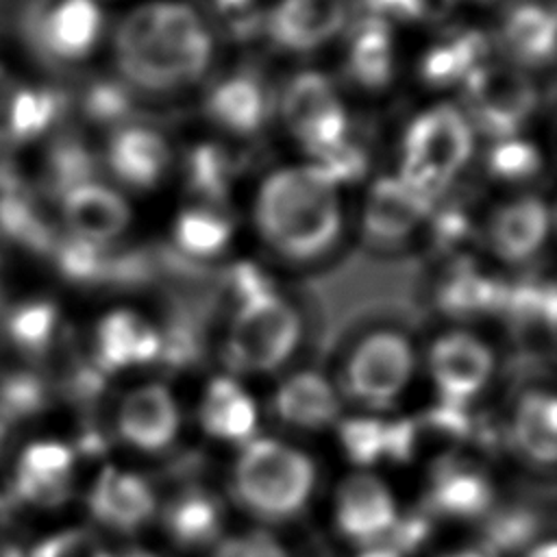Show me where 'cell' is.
Returning a JSON list of instances; mask_svg holds the SVG:
<instances>
[{
    "label": "cell",
    "instance_id": "obj_1",
    "mask_svg": "<svg viewBox=\"0 0 557 557\" xmlns=\"http://www.w3.org/2000/svg\"><path fill=\"white\" fill-rule=\"evenodd\" d=\"M117 78L150 96L196 85L215 54L205 15L185 0H146L117 22L111 37Z\"/></svg>",
    "mask_w": 557,
    "mask_h": 557
},
{
    "label": "cell",
    "instance_id": "obj_2",
    "mask_svg": "<svg viewBox=\"0 0 557 557\" xmlns=\"http://www.w3.org/2000/svg\"><path fill=\"white\" fill-rule=\"evenodd\" d=\"M250 220L272 255L289 263H318L344 237L342 189L309 161L281 165L259 181Z\"/></svg>",
    "mask_w": 557,
    "mask_h": 557
},
{
    "label": "cell",
    "instance_id": "obj_3",
    "mask_svg": "<svg viewBox=\"0 0 557 557\" xmlns=\"http://www.w3.org/2000/svg\"><path fill=\"white\" fill-rule=\"evenodd\" d=\"M315 483L318 468L309 453L278 437L255 435L239 446L231 468L233 496L265 522L298 516L309 505Z\"/></svg>",
    "mask_w": 557,
    "mask_h": 557
},
{
    "label": "cell",
    "instance_id": "obj_4",
    "mask_svg": "<svg viewBox=\"0 0 557 557\" xmlns=\"http://www.w3.org/2000/svg\"><path fill=\"white\" fill-rule=\"evenodd\" d=\"M474 152V128L453 102H433L403 131L398 176L431 200H440Z\"/></svg>",
    "mask_w": 557,
    "mask_h": 557
},
{
    "label": "cell",
    "instance_id": "obj_5",
    "mask_svg": "<svg viewBox=\"0 0 557 557\" xmlns=\"http://www.w3.org/2000/svg\"><path fill=\"white\" fill-rule=\"evenodd\" d=\"M302 339V320L278 289L235 302L231 313L224 357L231 370L270 374L283 368Z\"/></svg>",
    "mask_w": 557,
    "mask_h": 557
},
{
    "label": "cell",
    "instance_id": "obj_6",
    "mask_svg": "<svg viewBox=\"0 0 557 557\" xmlns=\"http://www.w3.org/2000/svg\"><path fill=\"white\" fill-rule=\"evenodd\" d=\"M418 357L398 329H372L361 335L344 361V387L366 407H392L411 385Z\"/></svg>",
    "mask_w": 557,
    "mask_h": 557
},
{
    "label": "cell",
    "instance_id": "obj_7",
    "mask_svg": "<svg viewBox=\"0 0 557 557\" xmlns=\"http://www.w3.org/2000/svg\"><path fill=\"white\" fill-rule=\"evenodd\" d=\"M466 115L490 141L520 135L537 109L540 94L529 74L513 63L479 65L461 85Z\"/></svg>",
    "mask_w": 557,
    "mask_h": 557
},
{
    "label": "cell",
    "instance_id": "obj_8",
    "mask_svg": "<svg viewBox=\"0 0 557 557\" xmlns=\"http://www.w3.org/2000/svg\"><path fill=\"white\" fill-rule=\"evenodd\" d=\"M278 115L309 159L350 137L348 111L333 81L318 70L296 72L285 83Z\"/></svg>",
    "mask_w": 557,
    "mask_h": 557
},
{
    "label": "cell",
    "instance_id": "obj_9",
    "mask_svg": "<svg viewBox=\"0 0 557 557\" xmlns=\"http://www.w3.org/2000/svg\"><path fill=\"white\" fill-rule=\"evenodd\" d=\"M426 370L440 403L463 409L490 385L496 355L481 335L468 329H448L431 342Z\"/></svg>",
    "mask_w": 557,
    "mask_h": 557
},
{
    "label": "cell",
    "instance_id": "obj_10",
    "mask_svg": "<svg viewBox=\"0 0 557 557\" xmlns=\"http://www.w3.org/2000/svg\"><path fill=\"white\" fill-rule=\"evenodd\" d=\"M435 200L426 198L398 174L374 178L359 211V233L363 242L379 250H398L424 228Z\"/></svg>",
    "mask_w": 557,
    "mask_h": 557
},
{
    "label": "cell",
    "instance_id": "obj_11",
    "mask_svg": "<svg viewBox=\"0 0 557 557\" xmlns=\"http://www.w3.org/2000/svg\"><path fill=\"white\" fill-rule=\"evenodd\" d=\"M24 22L35 48L65 63L89 57L104 30L98 0H37Z\"/></svg>",
    "mask_w": 557,
    "mask_h": 557
},
{
    "label": "cell",
    "instance_id": "obj_12",
    "mask_svg": "<svg viewBox=\"0 0 557 557\" xmlns=\"http://www.w3.org/2000/svg\"><path fill=\"white\" fill-rule=\"evenodd\" d=\"M331 511L339 535L361 548L385 542L400 520L392 485L370 470H355L337 483Z\"/></svg>",
    "mask_w": 557,
    "mask_h": 557
},
{
    "label": "cell",
    "instance_id": "obj_13",
    "mask_svg": "<svg viewBox=\"0 0 557 557\" xmlns=\"http://www.w3.org/2000/svg\"><path fill=\"white\" fill-rule=\"evenodd\" d=\"M183 411L176 394L159 381L128 389L115 409L117 437L146 455L165 453L181 433Z\"/></svg>",
    "mask_w": 557,
    "mask_h": 557
},
{
    "label": "cell",
    "instance_id": "obj_14",
    "mask_svg": "<svg viewBox=\"0 0 557 557\" xmlns=\"http://www.w3.org/2000/svg\"><path fill=\"white\" fill-rule=\"evenodd\" d=\"M346 24V0H274L261 30L278 50L307 54L331 44Z\"/></svg>",
    "mask_w": 557,
    "mask_h": 557
},
{
    "label": "cell",
    "instance_id": "obj_15",
    "mask_svg": "<svg viewBox=\"0 0 557 557\" xmlns=\"http://www.w3.org/2000/svg\"><path fill=\"white\" fill-rule=\"evenodd\" d=\"M483 231L496 259L513 265L527 263L546 246L553 231V211L540 196H516L492 209Z\"/></svg>",
    "mask_w": 557,
    "mask_h": 557
},
{
    "label": "cell",
    "instance_id": "obj_16",
    "mask_svg": "<svg viewBox=\"0 0 557 557\" xmlns=\"http://www.w3.org/2000/svg\"><path fill=\"white\" fill-rule=\"evenodd\" d=\"M87 507L98 524L128 533L154 518L159 500L152 483L144 474L107 463L87 490Z\"/></svg>",
    "mask_w": 557,
    "mask_h": 557
},
{
    "label": "cell",
    "instance_id": "obj_17",
    "mask_svg": "<svg viewBox=\"0 0 557 557\" xmlns=\"http://www.w3.org/2000/svg\"><path fill=\"white\" fill-rule=\"evenodd\" d=\"M104 165L111 176L126 189H154L172 165V148L168 137L139 122H128L115 131L107 141Z\"/></svg>",
    "mask_w": 557,
    "mask_h": 557
},
{
    "label": "cell",
    "instance_id": "obj_18",
    "mask_svg": "<svg viewBox=\"0 0 557 557\" xmlns=\"http://www.w3.org/2000/svg\"><path fill=\"white\" fill-rule=\"evenodd\" d=\"M161 357V329L144 313L117 307L94 329V359L102 372H126L150 366Z\"/></svg>",
    "mask_w": 557,
    "mask_h": 557
},
{
    "label": "cell",
    "instance_id": "obj_19",
    "mask_svg": "<svg viewBox=\"0 0 557 557\" xmlns=\"http://www.w3.org/2000/svg\"><path fill=\"white\" fill-rule=\"evenodd\" d=\"M76 455L61 440L30 442L15 463V490L33 507H61L74 490Z\"/></svg>",
    "mask_w": 557,
    "mask_h": 557
},
{
    "label": "cell",
    "instance_id": "obj_20",
    "mask_svg": "<svg viewBox=\"0 0 557 557\" xmlns=\"http://www.w3.org/2000/svg\"><path fill=\"white\" fill-rule=\"evenodd\" d=\"M205 113L231 137H255L270 120L272 96L252 72H231L215 81L205 96Z\"/></svg>",
    "mask_w": 557,
    "mask_h": 557
},
{
    "label": "cell",
    "instance_id": "obj_21",
    "mask_svg": "<svg viewBox=\"0 0 557 557\" xmlns=\"http://www.w3.org/2000/svg\"><path fill=\"white\" fill-rule=\"evenodd\" d=\"M61 215L67 235L100 246L117 244L133 222V209L124 194L100 181L67 191L61 198Z\"/></svg>",
    "mask_w": 557,
    "mask_h": 557
},
{
    "label": "cell",
    "instance_id": "obj_22",
    "mask_svg": "<svg viewBox=\"0 0 557 557\" xmlns=\"http://www.w3.org/2000/svg\"><path fill=\"white\" fill-rule=\"evenodd\" d=\"M198 424L211 440L242 446L257 435L259 405L237 376L215 374L200 392Z\"/></svg>",
    "mask_w": 557,
    "mask_h": 557
},
{
    "label": "cell",
    "instance_id": "obj_23",
    "mask_svg": "<svg viewBox=\"0 0 557 557\" xmlns=\"http://www.w3.org/2000/svg\"><path fill=\"white\" fill-rule=\"evenodd\" d=\"M276 418L300 431H324L342 420V396L335 383L318 370H296L274 389Z\"/></svg>",
    "mask_w": 557,
    "mask_h": 557
},
{
    "label": "cell",
    "instance_id": "obj_24",
    "mask_svg": "<svg viewBox=\"0 0 557 557\" xmlns=\"http://www.w3.org/2000/svg\"><path fill=\"white\" fill-rule=\"evenodd\" d=\"M344 70L363 91H383L396 76V37L389 20L363 15L346 35Z\"/></svg>",
    "mask_w": 557,
    "mask_h": 557
},
{
    "label": "cell",
    "instance_id": "obj_25",
    "mask_svg": "<svg viewBox=\"0 0 557 557\" xmlns=\"http://www.w3.org/2000/svg\"><path fill=\"white\" fill-rule=\"evenodd\" d=\"M335 426L344 455L359 466V470H368L383 459L403 461L413 455L418 442V426L407 418L383 420L355 416L342 418Z\"/></svg>",
    "mask_w": 557,
    "mask_h": 557
},
{
    "label": "cell",
    "instance_id": "obj_26",
    "mask_svg": "<svg viewBox=\"0 0 557 557\" xmlns=\"http://www.w3.org/2000/svg\"><path fill=\"white\" fill-rule=\"evenodd\" d=\"M494 483L474 463L446 459L437 463L429 481V505L435 513L453 520H474L494 505Z\"/></svg>",
    "mask_w": 557,
    "mask_h": 557
},
{
    "label": "cell",
    "instance_id": "obj_27",
    "mask_svg": "<svg viewBox=\"0 0 557 557\" xmlns=\"http://www.w3.org/2000/svg\"><path fill=\"white\" fill-rule=\"evenodd\" d=\"M490 39L479 28H455L435 37L418 59V76L426 87H461L487 61Z\"/></svg>",
    "mask_w": 557,
    "mask_h": 557
},
{
    "label": "cell",
    "instance_id": "obj_28",
    "mask_svg": "<svg viewBox=\"0 0 557 557\" xmlns=\"http://www.w3.org/2000/svg\"><path fill=\"white\" fill-rule=\"evenodd\" d=\"M500 39L513 65L542 67L555 57L557 20L550 4L520 0L511 4L500 22Z\"/></svg>",
    "mask_w": 557,
    "mask_h": 557
},
{
    "label": "cell",
    "instance_id": "obj_29",
    "mask_svg": "<svg viewBox=\"0 0 557 557\" xmlns=\"http://www.w3.org/2000/svg\"><path fill=\"white\" fill-rule=\"evenodd\" d=\"M509 435L533 466L553 468L557 459V398L550 389H527L513 405Z\"/></svg>",
    "mask_w": 557,
    "mask_h": 557
},
{
    "label": "cell",
    "instance_id": "obj_30",
    "mask_svg": "<svg viewBox=\"0 0 557 557\" xmlns=\"http://www.w3.org/2000/svg\"><path fill=\"white\" fill-rule=\"evenodd\" d=\"M507 283L490 276L472 261H455L435 289V302L450 315H481L503 311Z\"/></svg>",
    "mask_w": 557,
    "mask_h": 557
},
{
    "label": "cell",
    "instance_id": "obj_31",
    "mask_svg": "<svg viewBox=\"0 0 557 557\" xmlns=\"http://www.w3.org/2000/svg\"><path fill=\"white\" fill-rule=\"evenodd\" d=\"M224 511L220 500L202 487L178 492L163 509V527L174 544L202 548L220 540Z\"/></svg>",
    "mask_w": 557,
    "mask_h": 557
},
{
    "label": "cell",
    "instance_id": "obj_32",
    "mask_svg": "<svg viewBox=\"0 0 557 557\" xmlns=\"http://www.w3.org/2000/svg\"><path fill=\"white\" fill-rule=\"evenodd\" d=\"M235 237V222L224 207L191 202L172 220V244L194 261H211L226 252Z\"/></svg>",
    "mask_w": 557,
    "mask_h": 557
},
{
    "label": "cell",
    "instance_id": "obj_33",
    "mask_svg": "<svg viewBox=\"0 0 557 557\" xmlns=\"http://www.w3.org/2000/svg\"><path fill=\"white\" fill-rule=\"evenodd\" d=\"M235 159L228 154L226 146L218 141L194 144L183 161L185 187L194 202L224 207L233 181H235Z\"/></svg>",
    "mask_w": 557,
    "mask_h": 557
},
{
    "label": "cell",
    "instance_id": "obj_34",
    "mask_svg": "<svg viewBox=\"0 0 557 557\" xmlns=\"http://www.w3.org/2000/svg\"><path fill=\"white\" fill-rule=\"evenodd\" d=\"M89 181H96L94 152L81 137H57L46 154L44 189L61 200L67 191Z\"/></svg>",
    "mask_w": 557,
    "mask_h": 557
},
{
    "label": "cell",
    "instance_id": "obj_35",
    "mask_svg": "<svg viewBox=\"0 0 557 557\" xmlns=\"http://www.w3.org/2000/svg\"><path fill=\"white\" fill-rule=\"evenodd\" d=\"M65 98L52 87H17L9 111V141L44 135L63 113Z\"/></svg>",
    "mask_w": 557,
    "mask_h": 557
},
{
    "label": "cell",
    "instance_id": "obj_36",
    "mask_svg": "<svg viewBox=\"0 0 557 557\" xmlns=\"http://www.w3.org/2000/svg\"><path fill=\"white\" fill-rule=\"evenodd\" d=\"M113 250L115 244L100 246L65 235L57 237L52 255L63 278L78 285H102L111 283Z\"/></svg>",
    "mask_w": 557,
    "mask_h": 557
},
{
    "label": "cell",
    "instance_id": "obj_37",
    "mask_svg": "<svg viewBox=\"0 0 557 557\" xmlns=\"http://www.w3.org/2000/svg\"><path fill=\"white\" fill-rule=\"evenodd\" d=\"M59 329V309L48 298L17 305L7 318V333L13 344L30 355L46 352Z\"/></svg>",
    "mask_w": 557,
    "mask_h": 557
},
{
    "label": "cell",
    "instance_id": "obj_38",
    "mask_svg": "<svg viewBox=\"0 0 557 557\" xmlns=\"http://www.w3.org/2000/svg\"><path fill=\"white\" fill-rule=\"evenodd\" d=\"M485 170L503 183H524L540 174L542 152L522 135L496 139L485 152Z\"/></svg>",
    "mask_w": 557,
    "mask_h": 557
},
{
    "label": "cell",
    "instance_id": "obj_39",
    "mask_svg": "<svg viewBox=\"0 0 557 557\" xmlns=\"http://www.w3.org/2000/svg\"><path fill=\"white\" fill-rule=\"evenodd\" d=\"M81 111L87 122L111 131L133 122V91L120 78H98L85 85Z\"/></svg>",
    "mask_w": 557,
    "mask_h": 557
},
{
    "label": "cell",
    "instance_id": "obj_40",
    "mask_svg": "<svg viewBox=\"0 0 557 557\" xmlns=\"http://www.w3.org/2000/svg\"><path fill=\"white\" fill-rule=\"evenodd\" d=\"M426 242L437 252H457L459 246L470 242L474 233V224L470 218V211L457 205L440 207L435 202L433 211L426 218L424 224Z\"/></svg>",
    "mask_w": 557,
    "mask_h": 557
},
{
    "label": "cell",
    "instance_id": "obj_41",
    "mask_svg": "<svg viewBox=\"0 0 557 557\" xmlns=\"http://www.w3.org/2000/svg\"><path fill=\"white\" fill-rule=\"evenodd\" d=\"M309 163L322 176H326L335 187L342 189L344 185L357 183L359 178L366 176L368 165H370V157H368V152L363 150L361 144L352 141L350 137H346L335 148L322 152L320 157L309 159Z\"/></svg>",
    "mask_w": 557,
    "mask_h": 557
},
{
    "label": "cell",
    "instance_id": "obj_42",
    "mask_svg": "<svg viewBox=\"0 0 557 557\" xmlns=\"http://www.w3.org/2000/svg\"><path fill=\"white\" fill-rule=\"evenodd\" d=\"M30 557H113V553L96 531L67 527L39 540Z\"/></svg>",
    "mask_w": 557,
    "mask_h": 557
},
{
    "label": "cell",
    "instance_id": "obj_43",
    "mask_svg": "<svg viewBox=\"0 0 557 557\" xmlns=\"http://www.w3.org/2000/svg\"><path fill=\"white\" fill-rule=\"evenodd\" d=\"M372 15L389 22H440L459 4V0H366Z\"/></svg>",
    "mask_w": 557,
    "mask_h": 557
},
{
    "label": "cell",
    "instance_id": "obj_44",
    "mask_svg": "<svg viewBox=\"0 0 557 557\" xmlns=\"http://www.w3.org/2000/svg\"><path fill=\"white\" fill-rule=\"evenodd\" d=\"M211 557H292L289 550L268 531H242L220 537Z\"/></svg>",
    "mask_w": 557,
    "mask_h": 557
},
{
    "label": "cell",
    "instance_id": "obj_45",
    "mask_svg": "<svg viewBox=\"0 0 557 557\" xmlns=\"http://www.w3.org/2000/svg\"><path fill=\"white\" fill-rule=\"evenodd\" d=\"M226 285L233 302H242L276 289L272 278L252 261H235L226 272Z\"/></svg>",
    "mask_w": 557,
    "mask_h": 557
},
{
    "label": "cell",
    "instance_id": "obj_46",
    "mask_svg": "<svg viewBox=\"0 0 557 557\" xmlns=\"http://www.w3.org/2000/svg\"><path fill=\"white\" fill-rule=\"evenodd\" d=\"M41 400V383L30 374H13L0 385V407L9 413L35 411Z\"/></svg>",
    "mask_w": 557,
    "mask_h": 557
},
{
    "label": "cell",
    "instance_id": "obj_47",
    "mask_svg": "<svg viewBox=\"0 0 557 557\" xmlns=\"http://www.w3.org/2000/svg\"><path fill=\"white\" fill-rule=\"evenodd\" d=\"M535 522L524 511H507L492 520L490 524V544L498 548H516L531 540Z\"/></svg>",
    "mask_w": 557,
    "mask_h": 557
},
{
    "label": "cell",
    "instance_id": "obj_48",
    "mask_svg": "<svg viewBox=\"0 0 557 557\" xmlns=\"http://www.w3.org/2000/svg\"><path fill=\"white\" fill-rule=\"evenodd\" d=\"M15 91H17V83L0 65V141H9V111H11Z\"/></svg>",
    "mask_w": 557,
    "mask_h": 557
},
{
    "label": "cell",
    "instance_id": "obj_49",
    "mask_svg": "<svg viewBox=\"0 0 557 557\" xmlns=\"http://www.w3.org/2000/svg\"><path fill=\"white\" fill-rule=\"evenodd\" d=\"M355 557H405L400 555L396 548H392L389 544L381 542V544H372V546H363Z\"/></svg>",
    "mask_w": 557,
    "mask_h": 557
},
{
    "label": "cell",
    "instance_id": "obj_50",
    "mask_svg": "<svg viewBox=\"0 0 557 557\" xmlns=\"http://www.w3.org/2000/svg\"><path fill=\"white\" fill-rule=\"evenodd\" d=\"M524 557H557V544L555 540H542V542H535L533 546L527 548Z\"/></svg>",
    "mask_w": 557,
    "mask_h": 557
},
{
    "label": "cell",
    "instance_id": "obj_51",
    "mask_svg": "<svg viewBox=\"0 0 557 557\" xmlns=\"http://www.w3.org/2000/svg\"><path fill=\"white\" fill-rule=\"evenodd\" d=\"M440 557H487V553L481 550V548H455V550H448Z\"/></svg>",
    "mask_w": 557,
    "mask_h": 557
},
{
    "label": "cell",
    "instance_id": "obj_52",
    "mask_svg": "<svg viewBox=\"0 0 557 557\" xmlns=\"http://www.w3.org/2000/svg\"><path fill=\"white\" fill-rule=\"evenodd\" d=\"M124 557H154V555L144 553V550H135V553H128V555H124Z\"/></svg>",
    "mask_w": 557,
    "mask_h": 557
},
{
    "label": "cell",
    "instance_id": "obj_53",
    "mask_svg": "<svg viewBox=\"0 0 557 557\" xmlns=\"http://www.w3.org/2000/svg\"><path fill=\"white\" fill-rule=\"evenodd\" d=\"M2 442H4V424L0 420V446H2Z\"/></svg>",
    "mask_w": 557,
    "mask_h": 557
},
{
    "label": "cell",
    "instance_id": "obj_54",
    "mask_svg": "<svg viewBox=\"0 0 557 557\" xmlns=\"http://www.w3.org/2000/svg\"><path fill=\"white\" fill-rule=\"evenodd\" d=\"M461 2V0H459ZM468 2H476V4H490V2H494V0H468Z\"/></svg>",
    "mask_w": 557,
    "mask_h": 557
}]
</instances>
